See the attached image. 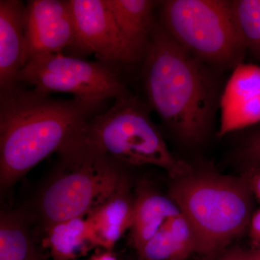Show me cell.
Listing matches in <instances>:
<instances>
[{
	"label": "cell",
	"instance_id": "5b68a950",
	"mask_svg": "<svg viewBox=\"0 0 260 260\" xmlns=\"http://www.w3.org/2000/svg\"><path fill=\"white\" fill-rule=\"evenodd\" d=\"M58 153L62 167L39 199V211L46 228L85 218L126 179L118 162L78 145H66Z\"/></svg>",
	"mask_w": 260,
	"mask_h": 260
},
{
	"label": "cell",
	"instance_id": "9c48e42d",
	"mask_svg": "<svg viewBox=\"0 0 260 260\" xmlns=\"http://www.w3.org/2000/svg\"><path fill=\"white\" fill-rule=\"evenodd\" d=\"M27 63L37 56L61 54L75 41L69 1L32 0L25 8Z\"/></svg>",
	"mask_w": 260,
	"mask_h": 260
},
{
	"label": "cell",
	"instance_id": "44dd1931",
	"mask_svg": "<svg viewBox=\"0 0 260 260\" xmlns=\"http://www.w3.org/2000/svg\"><path fill=\"white\" fill-rule=\"evenodd\" d=\"M215 260H250L249 252L241 248L236 247L229 249Z\"/></svg>",
	"mask_w": 260,
	"mask_h": 260
},
{
	"label": "cell",
	"instance_id": "e0dca14e",
	"mask_svg": "<svg viewBox=\"0 0 260 260\" xmlns=\"http://www.w3.org/2000/svg\"><path fill=\"white\" fill-rule=\"evenodd\" d=\"M0 260H42L26 219L17 212L1 214Z\"/></svg>",
	"mask_w": 260,
	"mask_h": 260
},
{
	"label": "cell",
	"instance_id": "8fae6325",
	"mask_svg": "<svg viewBox=\"0 0 260 260\" xmlns=\"http://www.w3.org/2000/svg\"><path fill=\"white\" fill-rule=\"evenodd\" d=\"M25 8L18 0L0 1V89L16 88L19 75L27 64Z\"/></svg>",
	"mask_w": 260,
	"mask_h": 260
},
{
	"label": "cell",
	"instance_id": "2e32d148",
	"mask_svg": "<svg viewBox=\"0 0 260 260\" xmlns=\"http://www.w3.org/2000/svg\"><path fill=\"white\" fill-rule=\"evenodd\" d=\"M46 229V245L54 260L74 259L96 246L86 218L71 219Z\"/></svg>",
	"mask_w": 260,
	"mask_h": 260
},
{
	"label": "cell",
	"instance_id": "8992f818",
	"mask_svg": "<svg viewBox=\"0 0 260 260\" xmlns=\"http://www.w3.org/2000/svg\"><path fill=\"white\" fill-rule=\"evenodd\" d=\"M162 13L168 34L200 61L222 68L242 63L246 49L231 1L169 0Z\"/></svg>",
	"mask_w": 260,
	"mask_h": 260
},
{
	"label": "cell",
	"instance_id": "ac0fdd59",
	"mask_svg": "<svg viewBox=\"0 0 260 260\" xmlns=\"http://www.w3.org/2000/svg\"><path fill=\"white\" fill-rule=\"evenodd\" d=\"M231 5L246 49L260 61V0L231 1Z\"/></svg>",
	"mask_w": 260,
	"mask_h": 260
},
{
	"label": "cell",
	"instance_id": "cb8c5ba5",
	"mask_svg": "<svg viewBox=\"0 0 260 260\" xmlns=\"http://www.w3.org/2000/svg\"><path fill=\"white\" fill-rule=\"evenodd\" d=\"M249 252V259L260 260V248L248 251Z\"/></svg>",
	"mask_w": 260,
	"mask_h": 260
},
{
	"label": "cell",
	"instance_id": "7402d4cb",
	"mask_svg": "<svg viewBox=\"0 0 260 260\" xmlns=\"http://www.w3.org/2000/svg\"><path fill=\"white\" fill-rule=\"evenodd\" d=\"M248 182L251 192L254 194L260 201V171L251 173H246Z\"/></svg>",
	"mask_w": 260,
	"mask_h": 260
},
{
	"label": "cell",
	"instance_id": "ffe728a7",
	"mask_svg": "<svg viewBox=\"0 0 260 260\" xmlns=\"http://www.w3.org/2000/svg\"><path fill=\"white\" fill-rule=\"evenodd\" d=\"M249 235L254 244L260 245V209L251 216L249 223Z\"/></svg>",
	"mask_w": 260,
	"mask_h": 260
},
{
	"label": "cell",
	"instance_id": "d6986e66",
	"mask_svg": "<svg viewBox=\"0 0 260 260\" xmlns=\"http://www.w3.org/2000/svg\"><path fill=\"white\" fill-rule=\"evenodd\" d=\"M241 161L246 173L260 171V129L244 142L239 153Z\"/></svg>",
	"mask_w": 260,
	"mask_h": 260
},
{
	"label": "cell",
	"instance_id": "4fadbf2b",
	"mask_svg": "<svg viewBox=\"0 0 260 260\" xmlns=\"http://www.w3.org/2000/svg\"><path fill=\"white\" fill-rule=\"evenodd\" d=\"M134 198V218L130 239L139 253L167 220L181 212L169 197L160 194L148 183L140 184Z\"/></svg>",
	"mask_w": 260,
	"mask_h": 260
},
{
	"label": "cell",
	"instance_id": "603a6c76",
	"mask_svg": "<svg viewBox=\"0 0 260 260\" xmlns=\"http://www.w3.org/2000/svg\"><path fill=\"white\" fill-rule=\"evenodd\" d=\"M90 260H117V259L113 255L112 253L107 251V252L93 256Z\"/></svg>",
	"mask_w": 260,
	"mask_h": 260
},
{
	"label": "cell",
	"instance_id": "7c38bea8",
	"mask_svg": "<svg viewBox=\"0 0 260 260\" xmlns=\"http://www.w3.org/2000/svg\"><path fill=\"white\" fill-rule=\"evenodd\" d=\"M134 203L126 178L112 196L85 217L96 246L112 249L126 231L131 229Z\"/></svg>",
	"mask_w": 260,
	"mask_h": 260
},
{
	"label": "cell",
	"instance_id": "277c9868",
	"mask_svg": "<svg viewBox=\"0 0 260 260\" xmlns=\"http://www.w3.org/2000/svg\"><path fill=\"white\" fill-rule=\"evenodd\" d=\"M69 143L119 164L155 166L173 179L193 169L173 155L147 108L131 95L116 100L110 109L95 114Z\"/></svg>",
	"mask_w": 260,
	"mask_h": 260
},
{
	"label": "cell",
	"instance_id": "9a60e30c",
	"mask_svg": "<svg viewBox=\"0 0 260 260\" xmlns=\"http://www.w3.org/2000/svg\"><path fill=\"white\" fill-rule=\"evenodd\" d=\"M194 253L192 231L180 213L167 220L138 254L142 260H186Z\"/></svg>",
	"mask_w": 260,
	"mask_h": 260
},
{
	"label": "cell",
	"instance_id": "6da1fadb",
	"mask_svg": "<svg viewBox=\"0 0 260 260\" xmlns=\"http://www.w3.org/2000/svg\"><path fill=\"white\" fill-rule=\"evenodd\" d=\"M18 86L1 93L0 185L8 189L74 139L104 102L54 99Z\"/></svg>",
	"mask_w": 260,
	"mask_h": 260
},
{
	"label": "cell",
	"instance_id": "3957f363",
	"mask_svg": "<svg viewBox=\"0 0 260 260\" xmlns=\"http://www.w3.org/2000/svg\"><path fill=\"white\" fill-rule=\"evenodd\" d=\"M251 194L246 176L192 169L174 179L169 197L192 231L196 253L210 256L223 251L249 225Z\"/></svg>",
	"mask_w": 260,
	"mask_h": 260
},
{
	"label": "cell",
	"instance_id": "ba28073f",
	"mask_svg": "<svg viewBox=\"0 0 260 260\" xmlns=\"http://www.w3.org/2000/svg\"><path fill=\"white\" fill-rule=\"evenodd\" d=\"M74 17L76 54H95L104 62L130 63L138 55L114 21L106 0H70Z\"/></svg>",
	"mask_w": 260,
	"mask_h": 260
},
{
	"label": "cell",
	"instance_id": "30bf717a",
	"mask_svg": "<svg viewBox=\"0 0 260 260\" xmlns=\"http://www.w3.org/2000/svg\"><path fill=\"white\" fill-rule=\"evenodd\" d=\"M219 136L260 121V68L241 63L234 68L220 99Z\"/></svg>",
	"mask_w": 260,
	"mask_h": 260
},
{
	"label": "cell",
	"instance_id": "52a82bcc",
	"mask_svg": "<svg viewBox=\"0 0 260 260\" xmlns=\"http://www.w3.org/2000/svg\"><path fill=\"white\" fill-rule=\"evenodd\" d=\"M20 81L40 93H71L88 102L116 101L130 95L112 64L62 54L34 58L20 72Z\"/></svg>",
	"mask_w": 260,
	"mask_h": 260
},
{
	"label": "cell",
	"instance_id": "5bb4252c",
	"mask_svg": "<svg viewBox=\"0 0 260 260\" xmlns=\"http://www.w3.org/2000/svg\"><path fill=\"white\" fill-rule=\"evenodd\" d=\"M121 35L137 55L148 47L153 32L155 3L148 0H106Z\"/></svg>",
	"mask_w": 260,
	"mask_h": 260
},
{
	"label": "cell",
	"instance_id": "7a4b0ae2",
	"mask_svg": "<svg viewBox=\"0 0 260 260\" xmlns=\"http://www.w3.org/2000/svg\"><path fill=\"white\" fill-rule=\"evenodd\" d=\"M146 49L143 80L152 107L183 144L201 145L211 132L216 107L211 73L165 29L153 30Z\"/></svg>",
	"mask_w": 260,
	"mask_h": 260
}]
</instances>
